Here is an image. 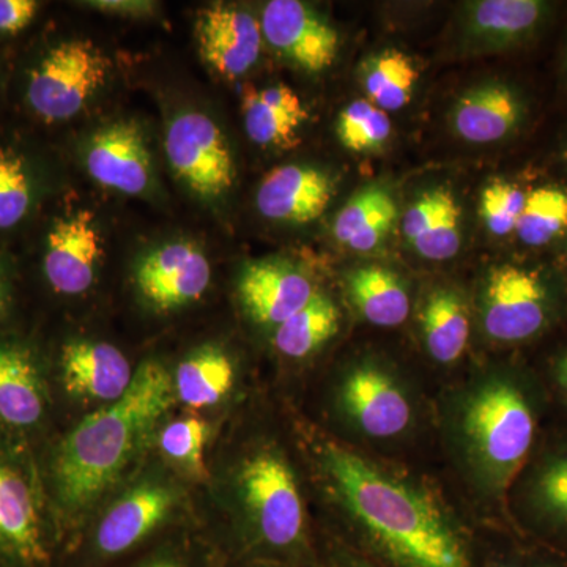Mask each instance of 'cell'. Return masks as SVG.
Segmentation results:
<instances>
[{"instance_id":"484cf974","label":"cell","mask_w":567,"mask_h":567,"mask_svg":"<svg viewBox=\"0 0 567 567\" xmlns=\"http://www.w3.org/2000/svg\"><path fill=\"white\" fill-rule=\"evenodd\" d=\"M175 399L193 410L212 409L233 394L237 368L218 346L196 350L178 364L173 377Z\"/></svg>"},{"instance_id":"83f0119b","label":"cell","mask_w":567,"mask_h":567,"mask_svg":"<svg viewBox=\"0 0 567 567\" xmlns=\"http://www.w3.org/2000/svg\"><path fill=\"white\" fill-rule=\"evenodd\" d=\"M44 413V390L31 354L0 346V420L14 427L39 423Z\"/></svg>"},{"instance_id":"4dcf8cb0","label":"cell","mask_w":567,"mask_h":567,"mask_svg":"<svg viewBox=\"0 0 567 567\" xmlns=\"http://www.w3.org/2000/svg\"><path fill=\"white\" fill-rule=\"evenodd\" d=\"M567 230V192L543 186L527 193L516 234L529 248H543Z\"/></svg>"},{"instance_id":"ffe728a7","label":"cell","mask_w":567,"mask_h":567,"mask_svg":"<svg viewBox=\"0 0 567 567\" xmlns=\"http://www.w3.org/2000/svg\"><path fill=\"white\" fill-rule=\"evenodd\" d=\"M543 0H481L465 7L462 37L476 51H498L524 43L546 22Z\"/></svg>"},{"instance_id":"5b68a950","label":"cell","mask_w":567,"mask_h":567,"mask_svg":"<svg viewBox=\"0 0 567 567\" xmlns=\"http://www.w3.org/2000/svg\"><path fill=\"white\" fill-rule=\"evenodd\" d=\"M328 412L341 442L360 446L401 445L420 427L417 386L377 354H360L336 372L328 388Z\"/></svg>"},{"instance_id":"836d02e7","label":"cell","mask_w":567,"mask_h":567,"mask_svg":"<svg viewBox=\"0 0 567 567\" xmlns=\"http://www.w3.org/2000/svg\"><path fill=\"white\" fill-rule=\"evenodd\" d=\"M31 200V177L24 159L10 148H0V229L17 226Z\"/></svg>"},{"instance_id":"d590c367","label":"cell","mask_w":567,"mask_h":567,"mask_svg":"<svg viewBox=\"0 0 567 567\" xmlns=\"http://www.w3.org/2000/svg\"><path fill=\"white\" fill-rule=\"evenodd\" d=\"M39 3L33 0H0V32L17 33L31 24Z\"/></svg>"},{"instance_id":"277c9868","label":"cell","mask_w":567,"mask_h":567,"mask_svg":"<svg viewBox=\"0 0 567 567\" xmlns=\"http://www.w3.org/2000/svg\"><path fill=\"white\" fill-rule=\"evenodd\" d=\"M173 375L158 361H144L118 401L85 416L58 447L54 487L69 513L95 505L128 468L174 404Z\"/></svg>"},{"instance_id":"60d3db41","label":"cell","mask_w":567,"mask_h":567,"mask_svg":"<svg viewBox=\"0 0 567 567\" xmlns=\"http://www.w3.org/2000/svg\"><path fill=\"white\" fill-rule=\"evenodd\" d=\"M555 379H557L559 390H561L567 398V352L561 354V358L557 361V365H555Z\"/></svg>"},{"instance_id":"7a4b0ae2","label":"cell","mask_w":567,"mask_h":567,"mask_svg":"<svg viewBox=\"0 0 567 567\" xmlns=\"http://www.w3.org/2000/svg\"><path fill=\"white\" fill-rule=\"evenodd\" d=\"M537 412L532 383L509 365L476 369L440 395V440L477 502L496 503L509 494L535 445Z\"/></svg>"},{"instance_id":"b9f144b4","label":"cell","mask_w":567,"mask_h":567,"mask_svg":"<svg viewBox=\"0 0 567 567\" xmlns=\"http://www.w3.org/2000/svg\"><path fill=\"white\" fill-rule=\"evenodd\" d=\"M241 567H289L282 565H274V563H260V561H244Z\"/></svg>"},{"instance_id":"52a82bcc","label":"cell","mask_w":567,"mask_h":567,"mask_svg":"<svg viewBox=\"0 0 567 567\" xmlns=\"http://www.w3.org/2000/svg\"><path fill=\"white\" fill-rule=\"evenodd\" d=\"M111 66L107 55L92 41H62L32 71L29 103L47 122L74 117L106 82Z\"/></svg>"},{"instance_id":"e0dca14e","label":"cell","mask_w":567,"mask_h":567,"mask_svg":"<svg viewBox=\"0 0 567 567\" xmlns=\"http://www.w3.org/2000/svg\"><path fill=\"white\" fill-rule=\"evenodd\" d=\"M330 174L311 166L287 164L265 175L257 189V208L265 218L279 223L316 221L334 197Z\"/></svg>"},{"instance_id":"30bf717a","label":"cell","mask_w":567,"mask_h":567,"mask_svg":"<svg viewBox=\"0 0 567 567\" xmlns=\"http://www.w3.org/2000/svg\"><path fill=\"white\" fill-rule=\"evenodd\" d=\"M212 267L189 241H173L142 257L134 282L145 303L167 312L196 303L210 286Z\"/></svg>"},{"instance_id":"e575fe53","label":"cell","mask_w":567,"mask_h":567,"mask_svg":"<svg viewBox=\"0 0 567 567\" xmlns=\"http://www.w3.org/2000/svg\"><path fill=\"white\" fill-rule=\"evenodd\" d=\"M527 193L522 192L514 183L492 181L481 193V218L488 233L495 237H507L516 234L518 219L524 210Z\"/></svg>"},{"instance_id":"f1b7e54d","label":"cell","mask_w":567,"mask_h":567,"mask_svg":"<svg viewBox=\"0 0 567 567\" xmlns=\"http://www.w3.org/2000/svg\"><path fill=\"white\" fill-rule=\"evenodd\" d=\"M341 320L333 298L319 290L303 309L275 328L271 344L287 360H308L338 334Z\"/></svg>"},{"instance_id":"ac0fdd59","label":"cell","mask_w":567,"mask_h":567,"mask_svg":"<svg viewBox=\"0 0 567 567\" xmlns=\"http://www.w3.org/2000/svg\"><path fill=\"white\" fill-rule=\"evenodd\" d=\"M524 96L503 81H487L458 96L451 111L453 133L470 144H495L525 121Z\"/></svg>"},{"instance_id":"8fae6325","label":"cell","mask_w":567,"mask_h":567,"mask_svg":"<svg viewBox=\"0 0 567 567\" xmlns=\"http://www.w3.org/2000/svg\"><path fill=\"white\" fill-rule=\"evenodd\" d=\"M260 28L276 52L308 73L331 69L338 58L339 32L330 21L298 0L268 2Z\"/></svg>"},{"instance_id":"f6af8a7d","label":"cell","mask_w":567,"mask_h":567,"mask_svg":"<svg viewBox=\"0 0 567 567\" xmlns=\"http://www.w3.org/2000/svg\"><path fill=\"white\" fill-rule=\"evenodd\" d=\"M566 265H567V249H566Z\"/></svg>"},{"instance_id":"7c38bea8","label":"cell","mask_w":567,"mask_h":567,"mask_svg":"<svg viewBox=\"0 0 567 567\" xmlns=\"http://www.w3.org/2000/svg\"><path fill=\"white\" fill-rule=\"evenodd\" d=\"M194 31L200 58L223 78L237 80L259 61L262 28L246 10L213 3L197 13Z\"/></svg>"},{"instance_id":"d4e9b609","label":"cell","mask_w":567,"mask_h":567,"mask_svg":"<svg viewBox=\"0 0 567 567\" xmlns=\"http://www.w3.org/2000/svg\"><path fill=\"white\" fill-rule=\"evenodd\" d=\"M346 290L358 315L374 327H401L412 311L404 278L383 265H363L350 270Z\"/></svg>"},{"instance_id":"f546056e","label":"cell","mask_w":567,"mask_h":567,"mask_svg":"<svg viewBox=\"0 0 567 567\" xmlns=\"http://www.w3.org/2000/svg\"><path fill=\"white\" fill-rule=\"evenodd\" d=\"M420 71L404 52L388 50L371 55L360 66V82L369 102L395 112L412 102Z\"/></svg>"},{"instance_id":"8992f818","label":"cell","mask_w":567,"mask_h":567,"mask_svg":"<svg viewBox=\"0 0 567 567\" xmlns=\"http://www.w3.org/2000/svg\"><path fill=\"white\" fill-rule=\"evenodd\" d=\"M555 312L554 293L539 274L518 265L492 267L477 295L481 330L496 344H518L543 333Z\"/></svg>"},{"instance_id":"9c48e42d","label":"cell","mask_w":567,"mask_h":567,"mask_svg":"<svg viewBox=\"0 0 567 567\" xmlns=\"http://www.w3.org/2000/svg\"><path fill=\"white\" fill-rule=\"evenodd\" d=\"M171 167L194 193L216 199L235 182L233 152L216 122L203 112H183L166 134Z\"/></svg>"},{"instance_id":"7402d4cb","label":"cell","mask_w":567,"mask_h":567,"mask_svg":"<svg viewBox=\"0 0 567 567\" xmlns=\"http://www.w3.org/2000/svg\"><path fill=\"white\" fill-rule=\"evenodd\" d=\"M472 309L456 287H434L420 309V331L425 353L440 365L456 364L468 349Z\"/></svg>"},{"instance_id":"7bdbcfd3","label":"cell","mask_w":567,"mask_h":567,"mask_svg":"<svg viewBox=\"0 0 567 567\" xmlns=\"http://www.w3.org/2000/svg\"><path fill=\"white\" fill-rule=\"evenodd\" d=\"M0 295H2V281H0Z\"/></svg>"},{"instance_id":"3957f363","label":"cell","mask_w":567,"mask_h":567,"mask_svg":"<svg viewBox=\"0 0 567 567\" xmlns=\"http://www.w3.org/2000/svg\"><path fill=\"white\" fill-rule=\"evenodd\" d=\"M223 496L244 561L322 567L312 544L303 484L275 435L246 440L224 472Z\"/></svg>"},{"instance_id":"44dd1931","label":"cell","mask_w":567,"mask_h":567,"mask_svg":"<svg viewBox=\"0 0 567 567\" xmlns=\"http://www.w3.org/2000/svg\"><path fill=\"white\" fill-rule=\"evenodd\" d=\"M461 216L456 196L445 186H436L406 208L402 233L406 244L425 260L445 262L461 249Z\"/></svg>"},{"instance_id":"5bb4252c","label":"cell","mask_w":567,"mask_h":567,"mask_svg":"<svg viewBox=\"0 0 567 567\" xmlns=\"http://www.w3.org/2000/svg\"><path fill=\"white\" fill-rule=\"evenodd\" d=\"M237 289L249 319L271 330L303 309L319 292L303 270L282 260L246 265Z\"/></svg>"},{"instance_id":"9a60e30c","label":"cell","mask_w":567,"mask_h":567,"mask_svg":"<svg viewBox=\"0 0 567 567\" xmlns=\"http://www.w3.org/2000/svg\"><path fill=\"white\" fill-rule=\"evenodd\" d=\"M103 257L102 234L91 212L81 210L59 219L48 235L44 275L62 295L91 289Z\"/></svg>"},{"instance_id":"4fadbf2b","label":"cell","mask_w":567,"mask_h":567,"mask_svg":"<svg viewBox=\"0 0 567 567\" xmlns=\"http://www.w3.org/2000/svg\"><path fill=\"white\" fill-rule=\"evenodd\" d=\"M509 492H514V509L528 527L567 544V442L525 466Z\"/></svg>"},{"instance_id":"6da1fadb","label":"cell","mask_w":567,"mask_h":567,"mask_svg":"<svg viewBox=\"0 0 567 567\" xmlns=\"http://www.w3.org/2000/svg\"><path fill=\"white\" fill-rule=\"evenodd\" d=\"M317 484L341 525L336 537L382 567H476L468 529L424 481L341 440L311 443Z\"/></svg>"},{"instance_id":"ba28073f","label":"cell","mask_w":567,"mask_h":567,"mask_svg":"<svg viewBox=\"0 0 567 567\" xmlns=\"http://www.w3.org/2000/svg\"><path fill=\"white\" fill-rule=\"evenodd\" d=\"M178 503L181 491L173 477L158 470L137 477L96 520L92 554L100 559L128 554L173 517Z\"/></svg>"},{"instance_id":"1f68e13d","label":"cell","mask_w":567,"mask_h":567,"mask_svg":"<svg viewBox=\"0 0 567 567\" xmlns=\"http://www.w3.org/2000/svg\"><path fill=\"white\" fill-rule=\"evenodd\" d=\"M158 447L167 462L186 475L205 476V447L210 439V425L199 416H183L158 431Z\"/></svg>"},{"instance_id":"f35d334b","label":"cell","mask_w":567,"mask_h":567,"mask_svg":"<svg viewBox=\"0 0 567 567\" xmlns=\"http://www.w3.org/2000/svg\"><path fill=\"white\" fill-rule=\"evenodd\" d=\"M136 567H203V565L189 557L188 551L169 548V550L156 551Z\"/></svg>"},{"instance_id":"cb8c5ba5","label":"cell","mask_w":567,"mask_h":567,"mask_svg":"<svg viewBox=\"0 0 567 567\" xmlns=\"http://www.w3.org/2000/svg\"><path fill=\"white\" fill-rule=\"evenodd\" d=\"M0 550L37 565L47 559L35 498L24 477L0 464Z\"/></svg>"},{"instance_id":"ee69618b","label":"cell","mask_w":567,"mask_h":567,"mask_svg":"<svg viewBox=\"0 0 567 567\" xmlns=\"http://www.w3.org/2000/svg\"><path fill=\"white\" fill-rule=\"evenodd\" d=\"M566 73H567V54H566Z\"/></svg>"},{"instance_id":"603a6c76","label":"cell","mask_w":567,"mask_h":567,"mask_svg":"<svg viewBox=\"0 0 567 567\" xmlns=\"http://www.w3.org/2000/svg\"><path fill=\"white\" fill-rule=\"evenodd\" d=\"M244 118L246 134L254 144L289 151L300 142L298 133L308 122L309 112L293 89L279 84L246 91Z\"/></svg>"},{"instance_id":"ab89813d","label":"cell","mask_w":567,"mask_h":567,"mask_svg":"<svg viewBox=\"0 0 567 567\" xmlns=\"http://www.w3.org/2000/svg\"><path fill=\"white\" fill-rule=\"evenodd\" d=\"M91 6H96L99 10L121 14H142L152 9V3L148 2H117V0H112V2L111 0L110 2H93Z\"/></svg>"},{"instance_id":"8d00e7d4","label":"cell","mask_w":567,"mask_h":567,"mask_svg":"<svg viewBox=\"0 0 567 567\" xmlns=\"http://www.w3.org/2000/svg\"><path fill=\"white\" fill-rule=\"evenodd\" d=\"M320 565L322 567H382L363 555L357 554L339 539H331L330 544H327L320 554Z\"/></svg>"},{"instance_id":"74e56055","label":"cell","mask_w":567,"mask_h":567,"mask_svg":"<svg viewBox=\"0 0 567 567\" xmlns=\"http://www.w3.org/2000/svg\"><path fill=\"white\" fill-rule=\"evenodd\" d=\"M476 567H480L476 565ZM481 567H559L550 559L522 551H496L484 559Z\"/></svg>"},{"instance_id":"4316f807","label":"cell","mask_w":567,"mask_h":567,"mask_svg":"<svg viewBox=\"0 0 567 567\" xmlns=\"http://www.w3.org/2000/svg\"><path fill=\"white\" fill-rule=\"evenodd\" d=\"M398 219L393 194L383 186H369L354 194L336 216V240L354 252H371L385 241Z\"/></svg>"},{"instance_id":"d6986e66","label":"cell","mask_w":567,"mask_h":567,"mask_svg":"<svg viewBox=\"0 0 567 567\" xmlns=\"http://www.w3.org/2000/svg\"><path fill=\"white\" fill-rule=\"evenodd\" d=\"M85 164L93 181L115 192L136 196L151 183V155L140 126L133 122L112 123L96 133Z\"/></svg>"},{"instance_id":"2e32d148","label":"cell","mask_w":567,"mask_h":567,"mask_svg":"<svg viewBox=\"0 0 567 567\" xmlns=\"http://www.w3.org/2000/svg\"><path fill=\"white\" fill-rule=\"evenodd\" d=\"M61 369L63 385L71 395L103 405L118 401L132 386L136 372L117 347L85 339L63 347Z\"/></svg>"},{"instance_id":"d6a6232c","label":"cell","mask_w":567,"mask_h":567,"mask_svg":"<svg viewBox=\"0 0 567 567\" xmlns=\"http://www.w3.org/2000/svg\"><path fill=\"white\" fill-rule=\"evenodd\" d=\"M393 133L388 112L365 100L347 104L336 123L338 140L353 153L379 152Z\"/></svg>"}]
</instances>
